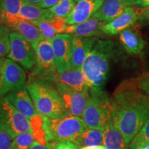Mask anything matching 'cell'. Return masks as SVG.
<instances>
[{"mask_svg": "<svg viewBox=\"0 0 149 149\" xmlns=\"http://www.w3.org/2000/svg\"><path fill=\"white\" fill-rule=\"evenodd\" d=\"M112 118L130 144L149 118V95L136 86L133 81H125L113 94Z\"/></svg>", "mask_w": 149, "mask_h": 149, "instance_id": "cell-1", "label": "cell"}, {"mask_svg": "<svg viewBox=\"0 0 149 149\" xmlns=\"http://www.w3.org/2000/svg\"><path fill=\"white\" fill-rule=\"evenodd\" d=\"M115 53V44L111 40L99 39L93 46L81 67L89 90H103Z\"/></svg>", "mask_w": 149, "mask_h": 149, "instance_id": "cell-2", "label": "cell"}, {"mask_svg": "<svg viewBox=\"0 0 149 149\" xmlns=\"http://www.w3.org/2000/svg\"><path fill=\"white\" fill-rule=\"evenodd\" d=\"M26 88L39 114L56 119L69 115L62 99L51 84L33 81Z\"/></svg>", "mask_w": 149, "mask_h": 149, "instance_id": "cell-3", "label": "cell"}, {"mask_svg": "<svg viewBox=\"0 0 149 149\" xmlns=\"http://www.w3.org/2000/svg\"><path fill=\"white\" fill-rule=\"evenodd\" d=\"M43 117V129L46 143H57L70 141L73 142L87 126L81 117L67 115L59 118Z\"/></svg>", "mask_w": 149, "mask_h": 149, "instance_id": "cell-4", "label": "cell"}, {"mask_svg": "<svg viewBox=\"0 0 149 149\" xmlns=\"http://www.w3.org/2000/svg\"><path fill=\"white\" fill-rule=\"evenodd\" d=\"M90 97L81 119L92 129L103 131L112 117L113 111V100L103 90H89Z\"/></svg>", "mask_w": 149, "mask_h": 149, "instance_id": "cell-5", "label": "cell"}, {"mask_svg": "<svg viewBox=\"0 0 149 149\" xmlns=\"http://www.w3.org/2000/svg\"><path fill=\"white\" fill-rule=\"evenodd\" d=\"M0 130L8 133L12 139L24 133H33L31 121L5 97H0Z\"/></svg>", "mask_w": 149, "mask_h": 149, "instance_id": "cell-6", "label": "cell"}, {"mask_svg": "<svg viewBox=\"0 0 149 149\" xmlns=\"http://www.w3.org/2000/svg\"><path fill=\"white\" fill-rule=\"evenodd\" d=\"M26 73L22 67L4 57L0 74V97L26 86Z\"/></svg>", "mask_w": 149, "mask_h": 149, "instance_id": "cell-7", "label": "cell"}, {"mask_svg": "<svg viewBox=\"0 0 149 149\" xmlns=\"http://www.w3.org/2000/svg\"><path fill=\"white\" fill-rule=\"evenodd\" d=\"M10 51L7 57L24 69H34L36 66V57L32 45L16 32L10 33Z\"/></svg>", "mask_w": 149, "mask_h": 149, "instance_id": "cell-8", "label": "cell"}, {"mask_svg": "<svg viewBox=\"0 0 149 149\" xmlns=\"http://www.w3.org/2000/svg\"><path fill=\"white\" fill-rule=\"evenodd\" d=\"M48 84H51L58 92L69 115L81 117L88 104L89 92H79L59 83Z\"/></svg>", "mask_w": 149, "mask_h": 149, "instance_id": "cell-9", "label": "cell"}, {"mask_svg": "<svg viewBox=\"0 0 149 149\" xmlns=\"http://www.w3.org/2000/svg\"><path fill=\"white\" fill-rule=\"evenodd\" d=\"M33 48L36 57V66L34 68L33 74L42 77L57 72L51 40L42 39L33 46Z\"/></svg>", "mask_w": 149, "mask_h": 149, "instance_id": "cell-10", "label": "cell"}, {"mask_svg": "<svg viewBox=\"0 0 149 149\" xmlns=\"http://www.w3.org/2000/svg\"><path fill=\"white\" fill-rule=\"evenodd\" d=\"M74 36L67 33L55 35L51 39L56 68L58 73H62L70 69L72 44Z\"/></svg>", "mask_w": 149, "mask_h": 149, "instance_id": "cell-11", "label": "cell"}, {"mask_svg": "<svg viewBox=\"0 0 149 149\" xmlns=\"http://www.w3.org/2000/svg\"><path fill=\"white\" fill-rule=\"evenodd\" d=\"M36 80L46 83H59L79 92H89L88 83L81 68L70 69L62 73L56 72Z\"/></svg>", "mask_w": 149, "mask_h": 149, "instance_id": "cell-12", "label": "cell"}, {"mask_svg": "<svg viewBox=\"0 0 149 149\" xmlns=\"http://www.w3.org/2000/svg\"><path fill=\"white\" fill-rule=\"evenodd\" d=\"M5 97L19 112L29 120L40 115L28 91L26 86L8 93Z\"/></svg>", "mask_w": 149, "mask_h": 149, "instance_id": "cell-13", "label": "cell"}, {"mask_svg": "<svg viewBox=\"0 0 149 149\" xmlns=\"http://www.w3.org/2000/svg\"><path fill=\"white\" fill-rule=\"evenodd\" d=\"M99 40L98 37H74L72 40L70 69L81 68L86 58Z\"/></svg>", "mask_w": 149, "mask_h": 149, "instance_id": "cell-14", "label": "cell"}, {"mask_svg": "<svg viewBox=\"0 0 149 149\" xmlns=\"http://www.w3.org/2000/svg\"><path fill=\"white\" fill-rule=\"evenodd\" d=\"M104 0H80L76 2L72 12L66 18L68 25L78 24L92 17Z\"/></svg>", "mask_w": 149, "mask_h": 149, "instance_id": "cell-15", "label": "cell"}, {"mask_svg": "<svg viewBox=\"0 0 149 149\" xmlns=\"http://www.w3.org/2000/svg\"><path fill=\"white\" fill-rule=\"evenodd\" d=\"M133 5L135 0H104L93 17L108 23L120 15L128 6Z\"/></svg>", "mask_w": 149, "mask_h": 149, "instance_id": "cell-16", "label": "cell"}, {"mask_svg": "<svg viewBox=\"0 0 149 149\" xmlns=\"http://www.w3.org/2000/svg\"><path fill=\"white\" fill-rule=\"evenodd\" d=\"M138 22V15L135 8L128 6L124 12L111 22L105 24L102 28V32L107 35L120 34L129 29Z\"/></svg>", "mask_w": 149, "mask_h": 149, "instance_id": "cell-17", "label": "cell"}, {"mask_svg": "<svg viewBox=\"0 0 149 149\" xmlns=\"http://www.w3.org/2000/svg\"><path fill=\"white\" fill-rule=\"evenodd\" d=\"M105 24L107 23L100 21L97 19L92 17L82 23L68 25L64 33L72 35L74 37H97L99 35L104 34L102 32V28Z\"/></svg>", "mask_w": 149, "mask_h": 149, "instance_id": "cell-18", "label": "cell"}, {"mask_svg": "<svg viewBox=\"0 0 149 149\" xmlns=\"http://www.w3.org/2000/svg\"><path fill=\"white\" fill-rule=\"evenodd\" d=\"M24 0H0L1 24L10 29L22 21L19 14Z\"/></svg>", "mask_w": 149, "mask_h": 149, "instance_id": "cell-19", "label": "cell"}, {"mask_svg": "<svg viewBox=\"0 0 149 149\" xmlns=\"http://www.w3.org/2000/svg\"><path fill=\"white\" fill-rule=\"evenodd\" d=\"M40 29L43 38L51 40L55 35L64 33L65 30L68 26L66 22V18L53 17L51 19L42 21L31 22Z\"/></svg>", "mask_w": 149, "mask_h": 149, "instance_id": "cell-20", "label": "cell"}, {"mask_svg": "<svg viewBox=\"0 0 149 149\" xmlns=\"http://www.w3.org/2000/svg\"><path fill=\"white\" fill-rule=\"evenodd\" d=\"M102 144L107 149H127L128 145L124 141L122 133L112 117L103 130Z\"/></svg>", "mask_w": 149, "mask_h": 149, "instance_id": "cell-21", "label": "cell"}, {"mask_svg": "<svg viewBox=\"0 0 149 149\" xmlns=\"http://www.w3.org/2000/svg\"><path fill=\"white\" fill-rule=\"evenodd\" d=\"M120 41L126 51L133 55L140 53L146 44L141 35L131 28L120 33Z\"/></svg>", "mask_w": 149, "mask_h": 149, "instance_id": "cell-22", "label": "cell"}, {"mask_svg": "<svg viewBox=\"0 0 149 149\" xmlns=\"http://www.w3.org/2000/svg\"><path fill=\"white\" fill-rule=\"evenodd\" d=\"M20 19L29 22L46 20L53 17L48 8H44L35 3L24 1L19 14Z\"/></svg>", "mask_w": 149, "mask_h": 149, "instance_id": "cell-23", "label": "cell"}, {"mask_svg": "<svg viewBox=\"0 0 149 149\" xmlns=\"http://www.w3.org/2000/svg\"><path fill=\"white\" fill-rule=\"evenodd\" d=\"M10 29L23 37L32 45L33 47L40 40L44 39L40 29L31 22L22 20L14 25Z\"/></svg>", "mask_w": 149, "mask_h": 149, "instance_id": "cell-24", "label": "cell"}, {"mask_svg": "<svg viewBox=\"0 0 149 149\" xmlns=\"http://www.w3.org/2000/svg\"><path fill=\"white\" fill-rule=\"evenodd\" d=\"M73 143L79 148L100 146L103 143V131L101 130L87 128L76 137Z\"/></svg>", "mask_w": 149, "mask_h": 149, "instance_id": "cell-25", "label": "cell"}, {"mask_svg": "<svg viewBox=\"0 0 149 149\" xmlns=\"http://www.w3.org/2000/svg\"><path fill=\"white\" fill-rule=\"evenodd\" d=\"M74 0H60L57 4L48 8L49 12L53 17L66 18L75 5Z\"/></svg>", "mask_w": 149, "mask_h": 149, "instance_id": "cell-26", "label": "cell"}, {"mask_svg": "<svg viewBox=\"0 0 149 149\" xmlns=\"http://www.w3.org/2000/svg\"><path fill=\"white\" fill-rule=\"evenodd\" d=\"M149 144V118L147 120L140 131L132 140L129 147L130 149H139Z\"/></svg>", "mask_w": 149, "mask_h": 149, "instance_id": "cell-27", "label": "cell"}, {"mask_svg": "<svg viewBox=\"0 0 149 149\" xmlns=\"http://www.w3.org/2000/svg\"><path fill=\"white\" fill-rule=\"evenodd\" d=\"M10 28L0 24V58L8 55L10 51Z\"/></svg>", "mask_w": 149, "mask_h": 149, "instance_id": "cell-28", "label": "cell"}, {"mask_svg": "<svg viewBox=\"0 0 149 149\" xmlns=\"http://www.w3.org/2000/svg\"><path fill=\"white\" fill-rule=\"evenodd\" d=\"M35 141L32 133H24L13 139L11 149H30Z\"/></svg>", "mask_w": 149, "mask_h": 149, "instance_id": "cell-29", "label": "cell"}, {"mask_svg": "<svg viewBox=\"0 0 149 149\" xmlns=\"http://www.w3.org/2000/svg\"><path fill=\"white\" fill-rule=\"evenodd\" d=\"M137 88L149 95V73H144L136 79H133Z\"/></svg>", "mask_w": 149, "mask_h": 149, "instance_id": "cell-30", "label": "cell"}, {"mask_svg": "<svg viewBox=\"0 0 149 149\" xmlns=\"http://www.w3.org/2000/svg\"><path fill=\"white\" fill-rule=\"evenodd\" d=\"M12 138L3 130H0V149H11Z\"/></svg>", "mask_w": 149, "mask_h": 149, "instance_id": "cell-31", "label": "cell"}, {"mask_svg": "<svg viewBox=\"0 0 149 149\" xmlns=\"http://www.w3.org/2000/svg\"><path fill=\"white\" fill-rule=\"evenodd\" d=\"M138 15V21L149 23V7H142L136 10Z\"/></svg>", "mask_w": 149, "mask_h": 149, "instance_id": "cell-32", "label": "cell"}, {"mask_svg": "<svg viewBox=\"0 0 149 149\" xmlns=\"http://www.w3.org/2000/svg\"><path fill=\"white\" fill-rule=\"evenodd\" d=\"M54 149H79V147L72 141H64L55 143Z\"/></svg>", "mask_w": 149, "mask_h": 149, "instance_id": "cell-33", "label": "cell"}, {"mask_svg": "<svg viewBox=\"0 0 149 149\" xmlns=\"http://www.w3.org/2000/svg\"><path fill=\"white\" fill-rule=\"evenodd\" d=\"M54 146L55 143H47L46 144H43L35 140L30 149H54Z\"/></svg>", "mask_w": 149, "mask_h": 149, "instance_id": "cell-34", "label": "cell"}, {"mask_svg": "<svg viewBox=\"0 0 149 149\" xmlns=\"http://www.w3.org/2000/svg\"><path fill=\"white\" fill-rule=\"evenodd\" d=\"M59 1L60 0H42L39 6L44 8H50L57 4Z\"/></svg>", "mask_w": 149, "mask_h": 149, "instance_id": "cell-35", "label": "cell"}, {"mask_svg": "<svg viewBox=\"0 0 149 149\" xmlns=\"http://www.w3.org/2000/svg\"><path fill=\"white\" fill-rule=\"evenodd\" d=\"M135 5L141 7H149V0H135Z\"/></svg>", "mask_w": 149, "mask_h": 149, "instance_id": "cell-36", "label": "cell"}, {"mask_svg": "<svg viewBox=\"0 0 149 149\" xmlns=\"http://www.w3.org/2000/svg\"><path fill=\"white\" fill-rule=\"evenodd\" d=\"M79 149H107L104 146H86V147H81Z\"/></svg>", "mask_w": 149, "mask_h": 149, "instance_id": "cell-37", "label": "cell"}, {"mask_svg": "<svg viewBox=\"0 0 149 149\" xmlns=\"http://www.w3.org/2000/svg\"><path fill=\"white\" fill-rule=\"evenodd\" d=\"M24 1H26V2L32 3H35V4L39 5L42 0H24Z\"/></svg>", "mask_w": 149, "mask_h": 149, "instance_id": "cell-38", "label": "cell"}, {"mask_svg": "<svg viewBox=\"0 0 149 149\" xmlns=\"http://www.w3.org/2000/svg\"><path fill=\"white\" fill-rule=\"evenodd\" d=\"M4 58V57H3ZM3 58H0V74H1V66H2V63Z\"/></svg>", "mask_w": 149, "mask_h": 149, "instance_id": "cell-39", "label": "cell"}, {"mask_svg": "<svg viewBox=\"0 0 149 149\" xmlns=\"http://www.w3.org/2000/svg\"><path fill=\"white\" fill-rule=\"evenodd\" d=\"M139 149H149V144L148 145H146V146H145L144 147H141Z\"/></svg>", "mask_w": 149, "mask_h": 149, "instance_id": "cell-40", "label": "cell"}, {"mask_svg": "<svg viewBox=\"0 0 149 149\" xmlns=\"http://www.w3.org/2000/svg\"><path fill=\"white\" fill-rule=\"evenodd\" d=\"M0 24H1V12H0Z\"/></svg>", "mask_w": 149, "mask_h": 149, "instance_id": "cell-41", "label": "cell"}, {"mask_svg": "<svg viewBox=\"0 0 149 149\" xmlns=\"http://www.w3.org/2000/svg\"><path fill=\"white\" fill-rule=\"evenodd\" d=\"M74 1H75V3H76V2H77V1H80V0H74Z\"/></svg>", "mask_w": 149, "mask_h": 149, "instance_id": "cell-42", "label": "cell"}]
</instances>
